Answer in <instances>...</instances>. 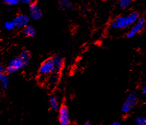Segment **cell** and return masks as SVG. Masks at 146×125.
I'll return each instance as SVG.
<instances>
[{
  "label": "cell",
  "instance_id": "30bf717a",
  "mask_svg": "<svg viewBox=\"0 0 146 125\" xmlns=\"http://www.w3.org/2000/svg\"><path fill=\"white\" fill-rule=\"evenodd\" d=\"M50 109L54 111H57L59 109V102L58 98L56 96H52L49 100Z\"/></svg>",
  "mask_w": 146,
  "mask_h": 125
},
{
  "label": "cell",
  "instance_id": "44dd1931",
  "mask_svg": "<svg viewBox=\"0 0 146 125\" xmlns=\"http://www.w3.org/2000/svg\"><path fill=\"white\" fill-rule=\"evenodd\" d=\"M141 91H142V93L144 94V95H146V84L142 86Z\"/></svg>",
  "mask_w": 146,
  "mask_h": 125
},
{
  "label": "cell",
  "instance_id": "277c9868",
  "mask_svg": "<svg viewBox=\"0 0 146 125\" xmlns=\"http://www.w3.org/2000/svg\"><path fill=\"white\" fill-rule=\"evenodd\" d=\"M145 26V19L144 17H140L135 23L131 26L130 29L126 33V37L127 38H132L142 31Z\"/></svg>",
  "mask_w": 146,
  "mask_h": 125
},
{
  "label": "cell",
  "instance_id": "ffe728a7",
  "mask_svg": "<svg viewBox=\"0 0 146 125\" xmlns=\"http://www.w3.org/2000/svg\"><path fill=\"white\" fill-rule=\"evenodd\" d=\"M7 72V67L4 65L0 63V73H5Z\"/></svg>",
  "mask_w": 146,
  "mask_h": 125
},
{
  "label": "cell",
  "instance_id": "9a60e30c",
  "mask_svg": "<svg viewBox=\"0 0 146 125\" xmlns=\"http://www.w3.org/2000/svg\"><path fill=\"white\" fill-rule=\"evenodd\" d=\"M4 27L5 29H6L7 30H13L15 28H16L15 23H14L13 21H8L5 22L4 24Z\"/></svg>",
  "mask_w": 146,
  "mask_h": 125
},
{
  "label": "cell",
  "instance_id": "ac0fdd59",
  "mask_svg": "<svg viewBox=\"0 0 146 125\" xmlns=\"http://www.w3.org/2000/svg\"><path fill=\"white\" fill-rule=\"evenodd\" d=\"M3 1L9 6H15L19 3V0H3Z\"/></svg>",
  "mask_w": 146,
  "mask_h": 125
},
{
  "label": "cell",
  "instance_id": "ba28073f",
  "mask_svg": "<svg viewBox=\"0 0 146 125\" xmlns=\"http://www.w3.org/2000/svg\"><path fill=\"white\" fill-rule=\"evenodd\" d=\"M52 58L55 66V73L58 74L62 71L64 66V59L62 57L58 55H55Z\"/></svg>",
  "mask_w": 146,
  "mask_h": 125
},
{
  "label": "cell",
  "instance_id": "4fadbf2b",
  "mask_svg": "<svg viewBox=\"0 0 146 125\" xmlns=\"http://www.w3.org/2000/svg\"><path fill=\"white\" fill-rule=\"evenodd\" d=\"M24 34L28 37H34L36 35V29L32 26L28 25L24 29Z\"/></svg>",
  "mask_w": 146,
  "mask_h": 125
},
{
  "label": "cell",
  "instance_id": "6da1fadb",
  "mask_svg": "<svg viewBox=\"0 0 146 125\" xmlns=\"http://www.w3.org/2000/svg\"><path fill=\"white\" fill-rule=\"evenodd\" d=\"M139 18V13L134 11L126 16H119L114 19L111 22V27L114 29H125L133 25Z\"/></svg>",
  "mask_w": 146,
  "mask_h": 125
},
{
  "label": "cell",
  "instance_id": "5bb4252c",
  "mask_svg": "<svg viewBox=\"0 0 146 125\" xmlns=\"http://www.w3.org/2000/svg\"><path fill=\"white\" fill-rule=\"evenodd\" d=\"M132 0H119V6L123 10H125L130 7Z\"/></svg>",
  "mask_w": 146,
  "mask_h": 125
},
{
  "label": "cell",
  "instance_id": "5b68a950",
  "mask_svg": "<svg viewBox=\"0 0 146 125\" xmlns=\"http://www.w3.org/2000/svg\"><path fill=\"white\" fill-rule=\"evenodd\" d=\"M58 111V121L60 125H68L70 123L69 109L66 105H62Z\"/></svg>",
  "mask_w": 146,
  "mask_h": 125
},
{
  "label": "cell",
  "instance_id": "7402d4cb",
  "mask_svg": "<svg viewBox=\"0 0 146 125\" xmlns=\"http://www.w3.org/2000/svg\"><path fill=\"white\" fill-rule=\"evenodd\" d=\"M109 125H121V124H120L119 122H118V121H115V122H113V123L110 124Z\"/></svg>",
  "mask_w": 146,
  "mask_h": 125
},
{
  "label": "cell",
  "instance_id": "7c38bea8",
  "mask_svg": "<svg viewBox=\"0 0 146 125\" xmlns=\"http://www.w3.org/2000/svg\"><path fill=\"white\" fill-rule=\"evenodd\" d=\"M59 7L62 10H71L72 8L73 5L70 0H60Z\"/></svg>",
  "mask_w": 146,
  "mask_h": 125
},
{
  "label": "cell",
  "instance_id": "e0dca14e",
  "mask_svg": "<svg viewBox=\"0 0 146 125\" xmlns=\"http://www.w3.org/2000/svg\"><path fill=\"white\" fill-rule=\"evenodd\" d=\"M131 107L130 105H129L127 103H126L125 102L124 104H123L122 107H121V111L124 114H128V112H130V111L131 109Z\"/></svg>",
  "mask_w": 146,
  "mask_h": 125
},
{
  "label": "cell",
  "instance_id": "7a4b0ae2",
  "mask_svg": "<svg viewBox=\"0 0 146 125\" xmlns=\"http://www.w3.org/2000/svg\"><path fill=\"white\" fill-rule=\"evenodd\" d=\"M27 62L24 60L19 55L14 57L10 60L7 67V73L8 74H12L15 73L20 69H23L27 64Z\"/></svg>",
  "mask_w": 146,
  "mask_h": 125
},
{
  "label": "cell",
  "instance_id": "2e32d148",
  "mask_svg": "<svg viewBox=\"0 0 146 125\" xmlns=\"http://www.w3.org/2000/svg\"><path fill=\"white\" fill-rule=\"evenodd\" d=\"M137 125H146V116H138L135 119Z\"/></svg>",
  "mask_w": 146,
  "mask_h": 125
},
{
  "label": "cell",
  "instance_id": "8fae6325",
  "mask_svg": "<svg viewBox=\"0 0 146 125\" xmlns=\"http://www.w3.org/2000/svg\"><path fill=\"white\" fill-rule=\"evenodd\" d=\"M9 85V78L5 73H0V87L5 89Z\"/></svg>",
  "mask_w": 146,
  "mask_h": 125
},
{
  "label": "cell",
  "instance_id": "9c48e42d",
  "mask_svg": "<svg viewBox=\"0 0 146 125\" xmlns=\"http://www.w3.org/2000/svg\"><path fill=\"white\" fill-rule=\"evenodd\" d=\"M137 101H138V97H137V93L135 91H131L126 98L125 102L130 105L131 107H133L137 104Z\"/></svg>",
  "mask_w": 146,
  "mask_h": 125
},
{
  "label": "cell",
  "instance_id": "3957f363",
  "mask_svg": "<svg viewBox=\"0 0 146 125\" xmlns=\"http://www.w3.org/2000/svg\"><path fill=\"white\" fill-rule=\"evenodd\" d=\"M54 73H55V66L52 57L44 60L39 69V74L41 76H49Z\"/></svg>",
  "mask_w": 146,
  "mask_h": 125
},
{
  "label": "cell",
  "instance_id": "d6986e66",
  "mask_svg": "<svg viewBox=\"0 0 146 125\" xmlns=\"http://www.w3.org/2000/svg\"><path fill=\"white\" fill-rule=\"evenodd\" d=\"M35 2V0H19V3H21L22 4L27 5V4H31Z\"/></svg>",
  "mask_w": 146,
  "mask_h": 125
},
{
  "label": "cell",
  "instance_id": "52a82bcc",
  "mask_svg": "<svg viewBox=\"0 0 146 125\" xmlns=\"http://www.w3.org/2000/svg\"><path fill=\"white\" fill-rule=\"evenodd\" d=\"M13 21L15 23L16 28L24 29L25 27L29 25V17L25 14H20L16 16Z\"/></svg>",
  "mask_w": 146,
  "mask_h": 125
},
{
  "label": "cell",
  "instance_id": "603a6c76",
  "mask_svg": "<svg viewBox=\"0 0 146 125\" xmlns=\"http://www.w3.org/2000/svg\"><path fill=\"white\" fill-rule=\"evenodd\" d=\"M84 125H92V124H91V123L90 121H87L86 123Z\"/></svg>",
  "mask_w": 146,
  "mask_h": 125
},
{
  "label": "cell",
  "instance_id": "8992f818",
  "mask_svg": "<svg viewBox=\"0 0 146 125\" xmlns=\"http://www.w3.org/2000/svg\"><path fill=\"white\" fill-rule=\"evenodd\" d=\"M29 17L34 21H38L43 16V13L40 6L35 2L29 5Z\"/></svg>",
  "mask_w": 146,
  "mask_h": 125
}]
</instances>
